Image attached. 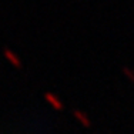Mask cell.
<instances>
[{"label":"cell","instance_id":"cell-1","mask_svg":"<svg viewBox=\"0 0 134 134\" xmlns=\"http://www.w3.org/2000/svg\"><path fill=\"white\" fill-rule=\"evenodd\" d=\"M3 56H4V59L7 60V62L10 63L13 67H16V69H20V67H21V60H20V57H19L12 49L4 47V49H3Z\"/></svg>","mask_w":134,"mask_h":134},{"label":"cell","instance_id":"cell-2","mask_svg":"<svg viewBox=\"0 0 134 134\" xmlns=\"http://www.w3.org/2000/svg\"><path fill=\"white\" fill-rule=\"evenodd\" d=\"M44 100L47 101V103L50 104V106H52L54 110H63V101L60 100L59 98V96L57 94H54V93H50V91H47L46 94H44Z\"/></svg>","mask_w":134,"mask_h":134},{"label":"cell","instance_id":"cell-3","mask_svg":"<svg viewBox=\"0 0 134 134\" xmlns=\"http://www.w3.org/2000/svg\"><path fill=\"white\" fill-rule=\"evenodd\" d=\"M73 116H74V119L77 120L83 127H90V126H91L90 117H88L87 114L84 113V111L79 110V108H74V110H73Z\"/></svg>","mask_w":134,"mask_h":134},{"label":"cell","instance_id":"cell-4","mask_svg":"<svg viewBox=\"0 0 134 134\" xmlns=\"http://www.w3.org/2000/svg\"><path fill=\"white\" fill-rule=\"evenodd\" d=\"M123 74L126 76V79H127L129 81L134 83V70H133V69H130V67L124 66V67H123Z\"/></svg>","mask_w":134,"mask_h":134}]
</instances>
